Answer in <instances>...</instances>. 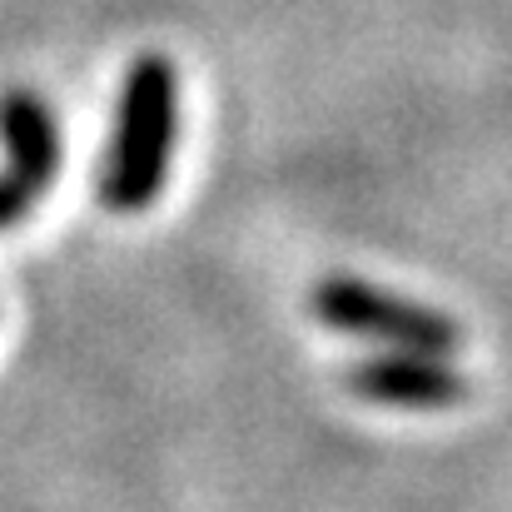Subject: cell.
<instances>
[{"label": "cell", "mask_w": 512, "mask_h": 512, "mask_svg": "<svg viewBox=\"0 0 512 512\" xmlns=\"http://www.w3.org/2000/svg\"><path fill=\"white\" fill-rule=\"evenodd\" d=\"M0 145H5V170H15L35 194H45L55 184L60 125H55V110L35 90L0 95Z\"/></svg>", "instance_id": "cell-4"}, {"label": "cell", "mask_w": 512, "mask_h": 512, "mask_svg": "<svg viewBox=\"0 0 512 512\" xmlns=\"http://www.w3.org/2000/svg\"><path fill=\"white\" fill-rule=\"evenodd\" d=\"M40 194L20 179L15 170H0V229H10V224H20L25 214H30V204H35Z\"/></svg>", "instance_id": "cell-5"}, {"label": "cell", "mask_w": 512, "mask_h": 512, "mask_svg": "<svg viewBox=\"0 0 512 512\" xmlns=\"http://www.w3.org/2000/svg\"><path fill=\"white\" fill-rule=\"evenodd\" d=\"M179 140V70L170 55H140L125 70L115 130L100 170V204L110 214H140L160 199Z\"/></svg>", "instance_id": "cell-1"}, {"label": "cell", "mask_w": 512, "mask_h": 512, "mask_svg": "<svg viewBox=\"0 0 512 512\" xmlns=\"http://www.w3.org/2000/svg\"><path fill=\"white\" fill-rule=\"evenodd\" d=\"M343 383H348V393H358L363 403L403 408V413H443V408H453V403L468 398V378H463L448 358L408 353V348H393V353L348 363Z\"/></svg>", "instance_id": "cell-3"}, {"label": "cell", "mask_w": 512, "mask_h": 512, "mask_svg": "<svg viewBox=\"0 0 512 512\" xmlns=\"http://www.w3.org/2000/svg\"><path fill=\"white\" fill-rule=\"evenodd\" d=\"M309 309L324 329L348 334V339L388 343V348H408V353H433V358H453L463 348V329L458 319L398 299L388 289H373L353 274H324L309 294Z\"/></svg>", "instance_id": "cell-2"}]
</instances>
